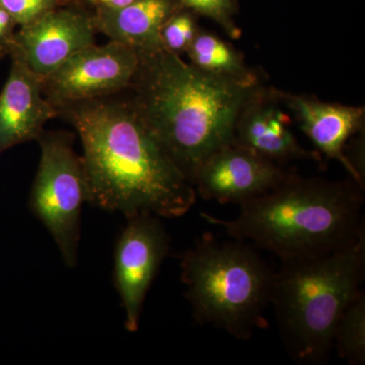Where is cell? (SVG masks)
<instances>
[{
	"label": "cell",
	"mask_w": 365,
	"mask_h": 365,
	"mask_svg": "<svg viewBox=\"0 0 365 365\" xmlns=\"http://www.w3.org/2000/svg\"><path fill=\"white\" fill-rule=\"evenodd\" d=\"M182 9V0H136L122 9H95L93 23L110 40L137 52L155 51L163 49V26Z\"/></svg>",
	"instance_id": "14"
},
{
	"label": "cell",
	"mask_w": 365,
	"mask_h": 365,
	"mask_svg": "<svg viewBox=\"0 0 365 365\" xmlns=\"http://www.w3.org/2000/svg\"><path fill=\"white\" fill-rule=\"evenodd\" d=\"M11 71L0 93V155L20 144L38 140L45 124L58 111L43 93L42 78L11 48Z\"/></svg>",
	"instance_id": "12"
},
{
	"label": "cell",
	"mask_w": 365,
	"mask_h": 365,
	"mask_svg": "<svg viewBox=\"0 0 365 365\" xmlns=\"http://www.w3.org/2000/svg\"><path fill=\"white\" fill-rule=\"evenodd\" d=\"M190 63L200 71L240 85H260L258 74L250 68L239 50L220 36L200 29L187 50Z\"/></svg>",
	"instance_id": "15"
},
{
	"label": "cell",
	"mask_w": 365,
	"mask_h": 365,
	"mask_svg": "<svg viewBox=\"0 0 365 365\" xmlns=\"http://www.w3.org/2000/svg\"><path fill=\"white\" fill-rule=\"evenodd\" d=\"M181 280L194 318L248 340L267 327L274 272L253 249L204 234L182 255Z\"/></svg>",
	"instance_id": "5"
},
{
	"label": "cell",
	"mask_w": 365,
	"mask_h": 365,
	"mask_svg": "<svg viewBox=\"0 0 365 365\" xmlns=\"http://www.w3.org/2000/svg\"><path fill=\"white\" fill-rule=\"evenodd\" d=\"M96 33L93 14L63 4L21 26L14 33L11 48L20 53L36 74L45 78L72 55L95 44Z\"/></svg>",
	"instance_id": "10"
},
{
	"label": "cell",
	"mask_w": 365,
	"mask_h": 365,
	"mask_svg": "<svg viewBox=\"0 0 365 365\" xmlns=\"http://www.w3.org/2000/svg\"><path fill=\"white\" fill-rule=\"evenodd\" d=\"M83 145L88 201L126 216H184L196 202L192 182L163 150L127 93L57 109Z\"/></svg>",
	"instance_id": "1"
},
{
	"label": "cell",
	"mask_w": 365,
	"mask_h": 365,
	"mask_svg": "<svg viewBox=\"0 0 365 365\" xmlns=\"http://www.w3.org/2000/svg\"><path fill=\"white\" fill-rule=\"evenodd\" d=\"M114 256L115 287L125 314V328L138 331L144 300L170 250V237L160 216H126Z\"/></svg>",
	"instance_id": "7"
},
{
	"label": "cell",
	"mask_w": 365,
	"mask_h": 365,
	"mask_svg": "<svg viewBox=\"0 0 365 365\" xmlns=\"http://www.w3.org/2000/svg\"><path fill=\"white\" fill-rule=\"evenodd\" d=\"M63 4V0H0V6L20 26L32 23Z\"/></svg>",
	"instance_id": "19"
},
{
	"label": "cell",
	"mask_w": 365,
	"mask_h": 365,
	"mask_svg": "<svg viewBox=\"0 0 365 365\" xmlns=\"http://www.w3.org/2000/svg\"><path fill=\"white\" fill-rule=\"evenodd\" d=\"M278 96L319 155L339 162L352 179L351 168L346 160L344 150L353 136L364 131V107L324 102L314 96L280 91Z\"/></svg>",
	"instance_id": "13"
},
{
	"label": "cell",
	"mask_w": 365,
	"mask_h": 365,
	"mask_svg": "<svg viewBox=\"0 0 365 365\" xmlns=\"http://www.w3.org/2000/svg\"><path fill=\"white\" fill-rule=\"evenodd\" d=\"M364 190L357 182L300 178L240 204L234 220L209 213V225L223 228L239 241L250 240L281 261L314 256L349 244L364 230Z\"/></svg>",
	"instance_id": "3"
},
{
	"label": "cell",
	"mask_w": 365,
	"mask_h": 365,
	"mask_svg": "<svg viewBox=\"0 0 365 365\" xmlns=\"http://www.w3.org/2000/svg\"><path fill=\"white\" fill-rule=\"evenodd\" d=\"M199 30L197 14L188 9H182L163 26L160 37L163 48L181 56L189 49Z\"/></svg>",
	"instance_id": "17"
},
{
	"label": "cell",
	"mask_w": 365,
	"mask_h": 365,
	"mask_svg": "<svg viewBox=\"0 0 365 365\" xmlns=\"http://www.w3.org/2000/svg\"><path fill=\"white\" fill-rule=\"evenodd\" d=\"M138 53L125 91L137 112L185 176L234 140L242 108L258 86L240 85L187 63L163 49Z\"/></svg>",
	"instance_id": "2"
},
{
	"label": "cell",
	"mask_w": 365,
	"mask_h": 365,
	"mask_svg": "<svg viewBox=\"0 0 365 365\" xmlns=\"http://www.w3.org/2000/svg\"><path fill=\"white\" fill-rule=\"evenodd\" d=\"M41 155L29 208L56 244L67 268L78 265L81 217L88 201L83 160L73 148L74 135L66 131H44Z\"/></svg>",
	"instance_id": "6"
},
{
	"label": "cell",
	"mask_w": 365,
	"mask_h": 365,
	"mask_svg": "<svg viewBox=\"0 0 365 365\" xmlns=\"http://www.w3.org/2000/svg\"><path fill=\"white\" fill-rule=\"evenodd\" d=\"M280 104L278 90L257 86L235 122V143L278 165L299 160L319 162L318 151L300 145L290 129V118Z\"/></svg>",
	"instance_id": "11"
},
{
	"label": "cell",
	"mask_w": 365,
	"mask_h": 365,
	"mask_svg": "<svg viewBox=\"0 0 365 365\" xmlns=\"http://www.w3.org/2000/svg\"><path fill=\"white\" fill-rule=\"evenodd\" d=\"M182 2L185 9L217 24L228 37L235 40L241 38V29L235 21V14L237 13L235 0H182Z\"/></svg>",
	"instance_id": "18"
},
{
	"label": "cell",
	"mask_w": 365,
	"mask_h": 365,
	"mask_svg": "<svg viewBox=\"0 0 365 365\" xmlns=\"http://www.w3.org/2000/svg\"><path fill=\"white\" fill-rule=\"evenodd\" d=\"M334 346L341 359L351 365L365 364V294L352 300L336 326Z\"/></svg>",
	"instance_id": "16"
},
{
	"label": "cell",
	"mask_w": 365,
	"mask_h": 365,
	"mask_svg": "<svg viewBox=\"0 0 365 365\" xmlns=\"http://www.w3.org/2000/svg\"><path fill=\"white\" fill-rule=\"evenodd\" d=\"M137 66L136 50L117 41L88 46L42 78L43 93L56 109L117 95L128 90Z\"/></svg>",
	"instance_id": "8"
},
{
	"label": "cell",
	"mask_w": 365,
	"mask_h": 365,
	"mask_svg": "<svg viewBox=\"0 0 365 365\" xmlns=\"http://www.w3.org/2000/svg\"><path fill=\"white\" fill-rule=\"evenodd\" d=\"M16 21L11 14L0 6V58L9 54L14 39Z\"/></svg>",
	"instance_id": "20"
},
{
	"label": "cell",
	"mask_w": 365,
	"mask_h": 365,
	"mask_svg": "<svg viewBox=\"0 0 365 365\" xmlns=\"http://www.w3.org/2000/svg\"><path fill=\"white\" fill-rule=\"evenodd\" d=\"M292 175L278 163L232 140L201 163L191 182L197 195L205 200L242 204L272 191Z\"/></svg>",
	"instance_id": "9"
},
{
	"label": "cell",
	"mask_w": 365,
	"mask_h": 365,
	"mask_svg": "<svg viewBox=\"0 0 365 365\" xmlns=\"http://www.w3.org/2000/svg\"><path fill=\"white\" fill-rule=\"evenodd\" d=\"M281 262L270 299L281 338L297 364H322L341 316L361 292L365 230L341 248Z\"/></svg>",
	"instance_id": "4"
},
{
	"label": "cell",
	"mask_w": 365,
	"mask_h": 365,
	"mask_svg": "<svg viewBox=\"0 0 365 365\" xmlns=\"http://www.w3.org/2000/svg\"><path fill=\"white\" fill-rule=\"evenodd\" d=\"M88 2L95 9H118L133 4L136 0H81Z\"/></svg>",
	"instance_id": "21"
}]
</instances>
